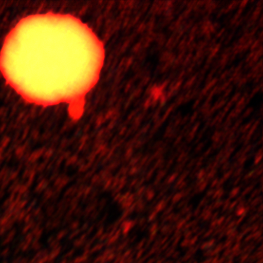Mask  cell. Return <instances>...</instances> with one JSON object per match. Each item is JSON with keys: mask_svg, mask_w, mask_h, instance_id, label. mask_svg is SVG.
<instances>
[{"mask_svg": "<svg viewBox=\"0 0 263 263\" xmlns=\"http://www.w3.org/2000/svg\"><path fill=\"white\" fill-rule=\"evenodd\" d=\"M104 61L103 43L87 25L71 15L48 13L25 17L8 33L0 71L29 103H68L71 117L78 119Z\"/></svg>", "mask_w": 263, "mask_h": 263, "instance_id": "obj_1", "label": "cell"}]
</instances>
